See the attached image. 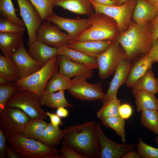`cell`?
Instances as JSON below:
<instances>
[{
	"label": "cell",
	"instance_id": "obj_1",
	"mask_svg": "<svg viewBox=\"0 0 158 158\" xmlns=\"http://www.w3.org/2000/svg\"><path fill=\"white\" fill-rule=\"evenodd\" d=\"M93 121L66 127L63 130L62 145H68L87 158L99 157L100 147Z\"/></svg>",
	"mask_w": 158,
	"mask_h": 158
},
{
	"label": "cell",
	"instance_id": "obj_2",
	"mask_svg": "<svg viewBox=\"0 0 158 158\" xmlns=\"http://www.w3.org/2000/svg\"><path fill=\"white\" fill-rule=\"evenodd\" d=\"M150 23H132L125 31L120 33L116 41L124 51L126 58L132 61L147 55L153 41Z\"/></svg>",
	"mask_w": 158,
	"mask_h": 158
},
{
	"label": "cell",
	"instance_id": "obj_3",
	"mask_svg": "<svg viewBox=\"0 0 158 158\" xmlns=\"http://www.w3.org/2000/svg\"><path fill=\"white\" fill-rule=\"evenodd\" d=\"M7 142L21 158H63L59 154V150L21 134L7 138Z\"/></svg>",
	"mask_w": 158,
	"mask_h": 158
},
{
	"label": "cell",
	"instance_id": "obj_4",
	"mask_svg": "<svg viewBox=\"0 0 158 158\" xmlns=\"http://www.w3.org/2000/svg\"><path fill=\"white\" fill-rule=\"evenodd\" d=\"M88 18L91 26L75 41L116 40L120 33L116 23L112 18L105 14L95 12Z\"/></svg>",
	"mask_w": 158,
	"mask_h": 158
},
{
	"label": "cell",
	"instance_id": "obj_5",
	"mask_svg": "<svg viewBox=\"0 0 158 158\" xmlns=\"http://www.w3.org/2000/svg\"><path fill=\"white\" fill-rule=\"evenodd\" d=\"M59 71L57 55L51 58L36 72L14 83L18 89L28 90L40 100L44 95L47 84L51 77Z\"/></svg>",
	"mask_w": 158,
	"mask_h": 158
},
{
	"label": "cell",
	"instance_id": "obj_6",
	"mask_svg": "<svg viewBox=\"0 0 158 158\" xmlns=\"http://www.w3.org/2000/svg\"><path fill=\"white\" fill-rule=\"evenodd\" d=\"M95 13L105 14L116 23L120 34L126 30L132 24L131 17L137 0H127L119 6L101 4L89 0Z\"/></svg>",
	"mask_w": 158,
	"mask_h": 158
},
{
	"label": "cell",
	"instance_id": "obj_7",
	"mask_svg": "<svg viewBox=\"0 0 158 158\" xmlns=\"http://www.w3.org/2000/svg\"><path fill=\"white\" fill-rule=\"evenodd\" d=\"M41 106L40 100L33 93L18 89L8 101L6 107L19 109L31 118L44 120L48 116Z\"/></svg>",
	"mask_w": 158,
	"mask_h": 158
},
{
	"label": "cell",
	"instance_id": "obj_8",
	"mask_svg": "<svg viewBox=\"0 0 158 158\" xmlns=\"http://www.w3.org/2000/svg\"><path fill=\"white\" fill-rule=\"evenodd\" d=\"M126 58L125 52L119 43L116 40L112 41L108 49L96 57L98 77L103 80L112 75Z\"/></svg>",
	"mask_w": 158,
	"mask_h": 158
},
{
	"label": "cell",
	"instance_id": "obj_9",
	"mask_svg": "<svg viewBox=\"0 0 158 158\" xmlns=\"http://www.w3.org/2000/svg\"><path fill=\"white\" fill-rule=\"evenodd\" d=\"M31 119L19 109L6 107L0 113V129L7 138L20 135Z\"/></svg>",
	"mask_w": 158,
	"mask_h": 158
},
{
	"label": "cell",
	"instance_id": "obj_10",
	"mask_svg": "<svg viewBox=\"0 0 158 158\" xmlns=\"http://www.w3.org/2000/svg\"><path fill=\"white\" fill-rule=\"evenodd\" d=\"M73 82L67 91L73 97L82 101H94L102 100L104 93L102 82L91 83L83 76H76L72 79Z\"/></svg>",
	"mask_w": 158,
	"mask_h": 158
},
{
	"label": "cell",
	"instance_id": "obj_11",
	"mask_svg": "<svg viewBox=\"0 0 158 158\" xmlns=\"http://www.w3.org/2000/svg\"><path fill=\"white\" fill-rule=\"evenodd\" d=\"M36 40L56 48L67 46L70 42L68 34L47 20L36 31Z\"/></svg>",
	"mask_w": 158,
	"mask_h": 158
},
{
	"label": "cell",
	"instance_id": "obj_12",
	"mask_svg": "<svg viewBox=\"0 0 158 158\" xmlns=\"http://www.w3.org/2000/svg\"><path fill=\"white\" fill-rule=\"evenodd\" d=\"M96 130L100 147V158H122L127 152L134 150L135 144L117 143L107 138L100 126L96 123Z\"/></svg>",
	"mask_w": 158,
	"mask_h": 158
},
{
	"label": "cell",
	"instance_id": "obj_13",
	"mask_svg": "<svg viewBox=\"0 0 158 158\" xmlns=\"http://www.w3.org/2000/svg\"><path fill=\"white\" fill-rule=\"evenodd\" d=\"M67 32L70 42L78 37L91 25L88 18L70 19L59 16L55 13L46 20Z\"/></svg>",
	"mask_w": 158,
	"mask_h": 158
},
{
	"label": "cell",
	"instance_id": "obj_14",
	"mask_svg": "<svg viewBox=\"0 0 158 158\" xmlns=\"http://www.w3.org/2000/svg\"><path fill=\"white\" fill-rule=\"evenodd\" d=\"M20 15L26 27L28 36V45L36 40V31L41 26L42 20L37 11L28 0H17Z\"/></svg>",
	"mask_w": 158,
	"mask_h": 158
},
{
	"label": "cell",
	"instance_id": "obj_15",
	"mask_svg": "<svg viewBox=\"0 0 158 158\" xmlns=\"http://www.w3.org/2000/svg\"><path fill=\"white\" fill-rule=\"evenodd\" d=\"M11 58L18 68L20 79L30 75L43 66L30 56L24 47L23 41L17 51Z\"/></svg>",
	"mask_w": 158,
	"mask_h": 158
},
{
	"label": "cell",
	"instance_id": "obj_16",
	"mask_svg": "<svg viewBox=\"0 0 158 158\" xmlns=\"http://www.w3.org/2000/svg\"><path fill=\"white\" fill-rule=\"evenodd\" d=\"M57 56L59 72L68 78L83 76L87 79H90L92 76L93 69L73 61L65 56L58 55Z\"/></svg>",
	"mask_w": 158,
	"mask_h": 158
},
{
	"label": "cell",
	"instance_id": "obj_17",
	"mask_svg": "<svg viewBox=\"0 0 158 158\" xmlns=\"http://www.w3.org/2000/svg\"><path fill=\"white\" fill-rule=\"evenodd\" d=\"M133 63V62L126 58L119 65L110 83L107 92L101 100L103 104L114 98L117 97L118 90L121 85L125 83Z\"/></svg>",
	"mask_w": 158,
	"mask_h": 158
},
{
	"label": "cell",
	"instance_id": "obj_18",
	"mask_svg": "<svg viewBox=\"0 0 158 158\" xmlns=\"http://www.w3.org/2000/svg\"><path fill=\"white\" fill-rule=\"evenodd\" d=\"M112 42L110 40L74 41L70 42L67 46L88 56L96 58L108 49Z\"/></svg>",
	"mask_w": 158,
	"mask_h": 158
},
{
	"label": "cell",
	"instance_id": "obj_19",
	"mask_svg": "<svg viewBox=\"0 0 158 158\" xmlns=\"http://www.w3.org/2000/svg\"><path fill=\"white\" fill-rule=\"evenodd\" d=\"M24 32H0V49L3 55L11 58L23 41Z\"/></svg>",
	"mask_w": 158,
	"mask_h": 158
},
{
	"label": "cell",
	"instance_id": "obj_20",
	"mask_svg": "<svg viewBox=\"0 0 158 158\" xmlns=\"http://www.w3.org/2000/svg\"><path fill=\"white\" fill-rule=\"evenodd\" d=\"M28 47L29 54L42 66L52 57L58 55L57 48L49 46L37 40Z\"/></svg>",
	"mask_w": 158,
	"mask_h": 158
},
{
	"label": "cell",
	"instance_id": "obj_21",
	"mask_svg": "<svg viewBox=\"0 0 158 158\" xmlns=\"http://www.w3.org/2000/svg\"><path fill=\"white\" fill-rule=\"evenodd\" d=\"M158 12V9L146 0H137L132 18L136 23H146L154 17Z\"/></svg>",
	"mask_w": 158,
	"mask_h": 158
},
{
	"label": "cell",
	"instance_id": "obj_22",
	"mask_svg": "<svg viewBox=\"0 0 158 158\" xmlns=\"http://www.w3.org/2000/svg\"><path fill=\"white\" fill-rule=\"evenodd\" d=\"M152 63L147 54L134 61L125 83L126 86L132 88L136 82L152 67Z\"/></svg>",
	"mask_w": 158,
	"mask_h": 158
},
{
	"label": "cell",
	"instance_id": "obj_23",
	"mask_svg": "<svg viewBox=\"0 0 158 158\" xmlns=\"http://www.w3.org/2000/svg\"><path fill=\"white\" fill-rule=\"evenodd\" d=\"M58 55L66 56L77 63L84 64L92 69H98L96 58L88 56L67 46L57 48Z\"/></svg>",
	"mask_w": 158,
	"mask_h": 158
},
{
	"label": "cell",
	"instance_id": "obj_24",
	"mask_svg": "<svg viewBox=\"0 0 158 158\" xmlns=\"http://www.w3.org/2000/svg\"><path fill=\"white\" fill-rule=\"evenodd\" d=\"M55 5L72 12L89 16L94 13L89 0H54Z\"/></svg>",
	"mask_w": 158,
	"mask_h": 158
},
{
	"label": "cell",
	"instance_id": "obj_25",
	"mask_svg": "<svg viewBox=\"0 0 158 158\" xmlns=\"http://www.w3.org/2000/svg\"><path fill=\"white\" fill-rule=\"evenodd\" d=\"M134 95L136 110L139 113L145 110H158V99L154 95L145 90L132 92Z\"/></svg>",
	"mask_w": 158,
	"mask_h": 158
},
{
	"label": "cell",
	"instance_id": "obj_26",
	"mask_svg": "<svg viewBox=\"0 0 158 158\" xmlns=\"http://www.w3.org/2000/svg\"><path fill=\"white\" fill-rule=\"evenodd\" d=\"M0 76L9 83H14L20 79L19 70L11 58L0 54Z\"/></svg>",
	"mask_w": 158,
	"mask_h": 158
},
{
	"label": "cell",
	"instance_id": "obj_27",
	"mask_svg": "<svg viewBox=\"0 0 158 158\" xmlns=\"http://www.w3.org/2000/svg\"><path fill=\"white\" fill-rule=\"evenodd\" d=\"M64 91L44 94L40 100L41 105H45L52 109H57L61 107H73V105L69 103L65 97Z\"/></svg>",
	"mask_w": 158,
	"mask_h": 158
},
{
	"label": "cell",
	"instance_id": "obj_28",
	"mask_svg": "<svg viewBox=\"0 0 158 158\" xmlns=\"http://www.w3.org/2000/svg\"><path fill=\"white\" fill-rule=\"evenodd\" d=\"M73 79L68 78L60 72L54 74L46 86L44 94L61 90H67L71 86Z\"/></svg>",
	"mask_w": 158,
	"mask_h": 158
},
{
	"label": "cell",
	"instance_id": "obj_29",
	"mask_svg": "<svg viewBox=\"0 0 158 158\" xmlns=\"http://www.w3.org/2000/svg\"><path fill=\"white\" fill-rule=\"evenodd\" d=\"M63 132L59 127L56 128L50 122L43 131L38 140L53 147L59 146L62 140Z\"/></svg>",
	"mask_w": 158,
	"mask_h": 158
},
{
	"label": "cell",
	"instance_id": "obj_30",
	"mask_svg": "<svg viewBox=\"0 0 158 158\" xmlns=\"http://www.w3.org/2000/svg\"><path fill=\"white\" fill-rule=\"evenodd\" d=\"M132 88V92L143 90L154 95L157 93V79L152 67L136 82Z\"/></svg>",
	"mask_w": 158,
	"mask_h": 158
},
{
	"label": "cell",
	"instance_id": "obj_31",
	"mask_svg": "<svg viewBox=\"0 0 158 158\" xmlns=\"http://www.w3.org/2000/svg\"><path fill=\"white\" fill-rule=\"evenodd\" d=\"M48 124L43 119L31 118L26 123L20 134L28 138L38 140Z\"/></svg>",
	"mask_w": 158,
	"mask_h": 158
},
{
	"label": "cell",
	"instance_id": "obj_32",
	"mask_svg": "<svg viewBox=\"0 0 158 158\" xmlns=\"http://www.w3.org/2000/svg\"><path fill=\"white\" fill-rule=\"evenodd\" d=\"M17 11L14 7L11 0H0V12L1 16L15 24L25 28V26L23 21L16 16Z\"/></svg>",
	"mask_w": 158,
	"mask_h": 158
},
{
	"label": "cell",
	"instance_id": "obj_33",
	"mask_svg": "<svg viewBox=\"0 0 158 158\" xmlns=\"http://www.w3.org/2000/svg\"><path fill=\"white\" fill-rule=\"evenodd\" d=\"M141 112L140 121L142 124L158 135V110H145Z\"/></svg>",
	"mask_w": 158,
	"mask_h": 158
},
{
	"label": "cell",
	"instance_id": "obj_34",
	"mask_svg": "<svg viewBox=\"0 0 158 158\" xmlns=\"http://www.w3.org/2000/svg\"><path fill=\"white\" fill-rule=\"evenodd\" d=\"M102 124L114 130L121 138V141L125 143V137L124 120L120 116L108 117L100 120Z\"/></svg>",
	"mask_w": 158,
	"mask_h": 158
},
{
	"label": "cell",
	"instance_id": "obj_35",
	"mask_svg": "<svg viewBox=\"0 0 158 158\" xmlns=\"http://www.w3.org/2000/svg\"><path fill=\"white\" fill-rule=\"evenodd\" d=\"M39 14L42 21L53 15L55 6L54 0H30Z\"/></svg>",
	"mask_w": 158,
	"mask_h": 158
},
{
	"label": "cell",
	"instance_id": "obj_36",
	"mask_svg": "<svg viewBox=\"0 0 158 158\" xmlns=\"http://www.w3.org/2000/svg\"><path fill=\"white\" fill-rule=\"evenodd\" d=\"M121 105V102L117 97L110 99L104 104L97 112V117L101 120L108 117L119 116L118 110Z\"/></svg>",
	"mask_w": 158,
	"mask_h": 158
},
{
	"label": "cell",
	"instance_id": "obj_37",
	"mask_svg": "<svg viewBox=\"0 0 158 158\" xmlns=\"http://www.w3.org/2000/svg\"><path fill=\"white\" fill-rule=\"evenodd\" d=\"M18 89L14 83L0 85V113L5 109L8 101Z\"/></svg>",
	"mask_w": 158,
	"mask_h": 158
},
{
	"label": "cell",
	"instance_id": "obj_38",
	"mask_svg": "<svg viewBox=\"0 0 158 158\" xmlns=\"http://www.w3.org/2000/svg\"><path fill=\"white\" fill-rule=\"evenodd\" d=\"M138 144H136L137 151L144 158H158V148H155L145 143L140 138L138 139Z\"/></svg>",
	"mask_w": 158,
	"mask_h": 158
},
{
	"label": "cell",
	"instance_id": "obj_39",
	"mask_svg": "<svg viewBox=\"0 0 158 158\" xmlns=\"http://www.w3.org/2000/svg\"><path fill=\"white\" fill-rule=\"evenodd\" d=\"M25 28L15 24L8 19L0 18V32H25Z\"/></svg>",
	"mask_w": 158,
	"mask_h": 158
},
{
	"label": "cell",
	"instance_id": "obj_40",
	"mask_svg": "<svg viewBox=\"0 0 158 158\" xmlns=\"http://www.w3.org/2000/svg\"><path fill=\"white\" fill-rule=\"evenodd\" d=\"M59 150L61 155L63 158H87L67 145H62Z\"/></svg>",
	"mask_w": 158,
	"mask_h": 158
},
{
	"label": "cell",
	"instance_id": "obj_41",
	"mask_svg": "<svg viewBox=\"0 0 158 158\" xmlns=\"http://www.w3.org/2000/svg\"><path fill=\"white\" fill-rule=\"evenodd\" d=\"M119 116L123 119H128L132 115L133 109L130 105L128 104H121L118 110Z\"/></svg>",
	"mask_w": 158,
	"mask_h": 158
},
{
	"label": "cell",
	"instance_id": "obj_42",
	"mask_svg": "<svg viewBox=\"0 0 158 158\" xmlns=\"http://www.w3.org/2000/svg\"><path fill=\"white\" fill-rule=\"evenodd\" d=\"M147 55L153 63L158 62V38L153 41L151 48Z\"/></svg>",
	"mask_w": 158,
	"mask_h": 158
},
{
	"label": "cell",
	"instance_id": "obj_43",
	"mask_svg": "<svg viewBox=\"0 0 158 158\" xmlns=\"http://www.w3.org/2000/svg\"><path fill=\"white\" fill-rule=\"evenodd\" d=\"M153 41L158 38V12L154 17L150 21Z\"/></svg>",
	"mask_w": 158,
	"mask_h": 158
},
{
	"label": "cell",
	"instance_id": "obj_44",
	"mask_svg": "<svg viewBox=\"0 0 158 158\" xmlns=\"http://www.w3.org/2000/svg\"><path fill=\"white\" fill-rule=\"evenodd\" d=\"M7 138L2 131L0 129V158L6 157V150L7 147L6 141Z\"/></svg>",
	"mask_w": 158,
	"mask_h": 158
},
{
	"label": "cell",
	"instance_id": "obj_45",
	"mask_svg": "<svg viewBox=\"0 0 158 158\" xmlns=\"http://www.w3.org/2000/svg\"><path fill=\"white\" fill-rule=\"evenodd\" d=\"M46 112L50 118V122L54 127L58 128L59 127V125L63 124L61 118L56 114L51 113L48 111Z\"/></svg>",
	"mask_w": 158,
	"mask_h": 158
},
{
	"label": "cell",
	"instance_id": "obj_46",
	"mask_svg": "<svg viewBox=\"0 0 158 158\" xmlns=\"http://www.w3.org/2000/svg\"><path fill=\"white\" fill-rule=\"evenodd\" d=\"M6 154L8 158H21V156L13 150L9 145H7Z\"/></svg>",
	"mask_w": 158,
	"mask_h": 158
},
{
	"label": "cell",
	"instance_id": "obj_47",
	"mask_svg": "<svg viewBox=\"0 0 158 158\" xmlns=\"http://www.w3.org/2000/svg\"><path fill=\"white\" fill-rule=\"evenodd\" d=\"M56 114L61 118H66L69 115L68 111L63 107L57 109Z\"/></svg>",
	"mask_w": 158,
	"mask_h": 158
},
{
	"label": "cell",
	"instance_id": "obj_48",
	"mask_svg": "<svg viewBox=\"0 0 158 158\" xmlns=\"http://www.w3.org/2000/svg\"><path fill=\"white\" fill-rule=\"evenodd\" d=\"M141 156L138 151L134 150H131L125 154L122 158H140Z\"/></svg>",
	"mask_w": 158,
	"mask_h": 158
},
{
	"label": "cell",
	"instance_id": "obj_49",
	"mask_svg": "<svg viewBox=\"0 0 158 158\" xmlns=\"http://www.w3.org/2000/svg\"><path fill=\"white\" fill-rule=\"evenodd\" d=\"M98 4L107 6H115L114 1L113 0H93Z\"/></svg>",
	"mask_w": 158,
	"mask_h": 158
},
{
	"label": "cell",
	"instance_id": "obj_50",
	"mask_svg": "<svg viewBox=\"0 0 158 158\" xmlns=\"http://www.w3.org/2000/svg\"><path fill=\"white\" fill-rule=\"evenodd\" d=\"M158 10V0H146Z\"/></svg>",
	"mask_w": 158,
	"mask_h": 158
},
{
	"label": "cell",
	"instance_id": "obj_51",
	"mask_svg": "<svg viewBox=\"0 0 158 158\" xmlns=\"http://www.w3.org/2000/svg\"><path fill=\"white\" fill-rule=\"evenodd\" d=\"M9 83L7 80L4 77L0 76V85H4Z\"/></svg>",
	"mask_w": 158,
	"mask_h": 158
},
{
	"label": "cell",
	"instance_id": "obj_52",
	"mask_svg": "<svg viewBox=\"0 0 158 158\" xmlns=\"http://www.w3.org/2000/svg\"><path fill=\"white\" fill-rule=\"evenodd\" d=\"M115 2V6H119L127 0H113Z\"/></svg>",
	"mask_w": 158,
	"mask_h": 158
},
{
	"label": "cell",
	"instance_id": "obj_53",
	"mask_svg": "<svg viewBox=\"0 0 158 158\" xmlns=\"http://www.w3.org/2000/svg\"><path fill=\"white\" fill-rule=\"evenodd\" d=\"M155 142L156 145L158 146V135L156 137L155 139Z\"/></svg>",
	"mask_w": 158,
	"mask_h": 158
},
{
	"label": "cell",
	"instance_id": "obj_54",
	"mask_svg": "<svg viewBox=\"0 0 158 158\" xmlns=\"http://www.w3.org/2000/svg\"><path fill=\"white\" fill-rule=\"evenodd\" d=\"M157 93H158V78H157Z\"/></svg>",
	"mask_w": 158,
	"mask_h": 158
}]
</instances>
